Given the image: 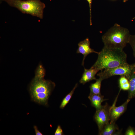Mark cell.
Returning <instances> with one entry per match:
<instances>
[{
  "mask_svg": "<svg viewBox=\"0 0 135 135\" xmlns=\"http://www.w3.org/2000/svg\"><path fill=\"white\" fill-rule=\"evenodd\" d=\"M119 130L118 126L115 122H110L106 125L98 134L100 135H112Z\"/></svg>",
  "mask_w": 135,
  "mask_h": 135,
  "instance_id": "cell-11",
  "label": "cell"
},
{
  "mask_svg": "<svg viewBox=\"0 0 135 135\" xmlns=\"http://www.w3.org/2000/svg\"><path fill=\"white\" fill-rule=\"evenodd\" d=\"M56 86L55 83L34 76L29 86L32 100L41 104L47 106L49 97Z\"/></svg>",
  "mask_w": 135,
  "mask_h": 135,
  "instance_id": "cell-3",
  "label": "cell"
},
{
  "mask_svg": "<svg viewBox=\"0 0 135 135\" xmlns=\"http://www.w3.org/2000/svg\"><path fill=\"white\" fill-rule=\"evenodd\" d=\"M11 6L17 8L22 13L29 14L41 19L43 18L45 4L40 0H1Z\"/></svg>",
  "mask_w": 135,
  "mask_h": 135,
  "instance_id": "cell-4",
  "label": "cell"
},
{
  "mask_svg": "<svg viewBox=\"0 0 135 135\" xmlns=\"http://www.w3.org/2000/svg\"><path fill=\"white\" fill-rule=\"evenodd\" d=\"M99 71L96 68H91L90 69L84 68V72L79 81L80 82L83 84L93 80L96 79L95 75Z\"/></svg>",
  "mask_w": 135,
  "mask_h": 135,
  "instance_id": "cell-9",
  "label": "cell"
},
{
  "mask_svg": "<svg viewBox=\"0 0 135 135\" xmlns=\"http://www.w3.org/2000/svg\"><path fill=\"white\" fill-rule=\"evenodd\" d=\"M35 133L36 135H42V134L38 130L37 126H34V127Z\"/></svg>",
  "mask_w": 135,
  "mask_h": 135,
  "instance_id": "cell-21",
  "label": "cell"
},
{
  "mask_svg": "<svg viewBox=\"0 0 135 135\" xmlns=\"http://www.w3.org/2000/svg\"><path fill=\"white\" fill-rule=\"evenodd\" d=\"M110 107L106 103L100 108L96 110L94 119L97 124L98 133L102 131L106 125L109 123Z\"/></svg>",
  "mask_w": 135,
  "mask_h": 135,
  "instance_id": "cell-6",
  "label": "cell"
},
{
  "mask_svg": "<svg viewBox=\"0 0 135 135\" xmlns=\"http://www.w3.org/2000/svg\"><path fill=\"white\" fill-rule=\"evenodd\" d=\"M98 54L97 59L91 68L98 71L114 68L127 63V55L123 50L104 46Z\"/></svg>",
  "mask_w": 135,
  "mask_h": 135,
  "instance_id": "cell-1",
  "label": "cell"
},
{
  "mask_svg": "<svg viewBox=\"0 0 135 135\" xmlns=\"http://www.w3.org/2000/svg\"><path fill=\"white\" fill-rule=\"evenodd\" d=\"M78 85V84H76L70 92L63 99L60 106V108L63 109L68 103Z\"/></svg>",
  "mask_w": 135,
  "mask_h": 135,
  "instance_id": "cell-15",
  "label": "cell"
},
{
  "mask_svg": "<svg viewBox=\"0 0 135 135\" xmlns=\"http://www.w3.org/2000/svg\"><path fill=\"white\" fill-rule=\"evenodd\" d=\"M78 48L76 53L81 54L83 55V58L82 63V65L83 66L84 60L87 55L92 53L97 54L98 52L94 51L90 47V41L88 38H87L84 40L80 42L78 44Z\"/></svg>",
  "mask_w": 135,
  "mask_h": 135,
  "instance_id": "cell-8",
  "label": "cell"
},
{
  "mask_svg": "<svg viewBox=\"0 0 135 135\" xmlns=\"http://www.w3.org/2000/svg\"><path fill=\"white\" fill-rule=\"evenodd\" d=\"M45 71L42 66L40 65L38 66L36 70L35 77L43 78L45 76Z\"/></svg>",
  "mask_w": 135,
  "mask_h": 135,
  "instance_id": "cell-16",
  "label": "cell"
},
{
  "mask_svg": "<svg viewBox=\"0 0 135 135\" xmlns=\"http://www.w3.org/2000/svg\"><path fill=\"white\" fill-rule=\"evenodd\" d=\"M104 96L100 94H90L88 97L90 100L91 104L96 109L100 108L102 106V103L106 99L104 98Z\"/></svg>",
  "mask_w": 135,
  "mask_h": 135,
  "instance_id": "cell-10",
  "label": "cell"
},
{
  "mask_svg": "<svg viewBox=\"0 0 135 135\" xmlns=\"http://www.w3.org/2000/svg\"><path fill=\"white\" fill-rule=\"evenodd\" d=\"M55 135H62L64 134L62 130L60 125L58 126L54 133Z\"/></svg>",
  "mask_w": 135,
  "mask_h": 135,
  "instance_id": "cell-19",
  "label": "cell"
},
{
  "mask_svg": "<svg viewBox=\"0 0 135 135\" xmlns=\"http://www.w3.org/2000/svg\"><path fill=\"white\" fill-rule=\"evenodd\" d=\"M103 80L99 78L96 80L94 83L91 84L90 86V94H100V88L102 81Z\"/></svg>",
  "mask_w": 135,
  "mask_h": 135,
  "instance_id": "cell-13",
  "label": "cell"
},
{
  "mask_svg": "<svg viewBox=\"0 0 135 135\" xmlns=\"http://www.w3.org/2000/svg\"><path fill=\"white\" fill-rule=\"evenodd\" d=\"M133 51V54L135 58V34L130 35L129 43Z\"/></svg>",
  "mask_w": 135,
  "mask_h": 135,
  "instance_id": "cell-17",
  "label": "cell"
},
{
  "mask_svg": "<svg viewBox=\"0 0 135 135\" xmlns=\"http://www.w3.org/2000/svg\"><path fill=\"white\" fill-rule=\"evenodd\" d=\"M134 18H135V17H134V18H133V19H134Z\"/></svg>",
  "mask_w": 135,
  "mask_h": 135,
  "instance_id": "cell-24",
  "label": "cell"
},
{
  "mask_svg": "<svg viewBox=\"0 0 135 135\" xmlns=\"http://www.w3.org/2000/svg\"><path fill=\"white\" fill-rule=\"evenodd\" d=\"M128 80L130 87L128 92V99L130 100L135 97V71L127 78Z\"/></svg>",
  "mask_w": 135,
  "mask_h": 135,
  "instance_id": "cell-12",
  "label": "cell"
},
{
  "mask_svg": "<svg viewBox=\"0 0 135 135\" xmlns=\"http://www.w3.org/2000/svg\"><path fill=\"white\" fill-rule=\"evenodd\" d=\"M88 2L90 8V26L92 25V0H86Z\"/></svg>",
  "mask_w": 135,
  "mask_h": 135,
  "instance_id": "cell-20",
  "label": "cell"
},
{
  "mask_svg": "<svg viewBox=\"0 0 135 135\" xmlns=\"http://www.w3.org/2000/svg\"><path fill=\"white\" fill-rule=\"evenodd\" d=\"M128 0H123V2H125Z\"/></svg>",
  "mask_w": 135,
  "mask_h": 135,
  "instance_id": "cell-23",
  "label": "cell"
},
{
  "mask_svg": "<svg viewBox=\"0 0 135 135\" xmlns=\"http://www.w3.org/2000/svg\"><path fill=\"white\" fill-rule=\"evenodd\" d=\"M125 135H135V130L131 126H129L126 130Z\"/></svg>",
  "mask_w": 135,
  "mask_h": 135,
  "instance_id": "cell-18",
  "label": "cell"
},
{
  "mask_svg": "<svg viewBox=\"0 0 135 135\" xmlns=\"http://www.w3.org/2000/svg\"><path fill=\"white\" fill-rule=\"evenodd\" d=\"M120 90H128L130 84L128 79L124 76H120L118 80Z\"/></svg>",
  "mask_w": 135,
  "mask_h": 135,
  "instance_id": "cell-14",
  "label": "cell"
},
{
  "mask_svg": "<svg viewBox=\"0 0 135 135\" xmlns=\"http://www.w3.org/2000/svg\"><path fill=\"white\" fill-rule=\"evenodd\" d=\"M121 131L119 130L116 131L114 133V135H120L121 134Z\"/></svg>",
  "mask_w": 135,
  "mask_h": 135,
  "instance_id": "cell-22",
  "label": "cell"
},
{
  "mask_svg": "<svg viewBox=\"0 0 135 135\" xmlns=\"http://www.w3.org/2000/svg\"><path fill=\"white\" fill-rule=\"evenodd\" d=\"M116 98L114 102L111 106L110 108V122H116L118 118L126 111L128 104L130 100L128 99L123 104L121 105L116 106V104L118 96Z\"/></svg>",
  "mask_w": 135,
  "mask_h": 135,
  "instance_id": "cell-7",
  "label": "cell"
},
{
  "mask_svg": "<svg viewBox=\"0 0 135 135\" xmlns=\"http://www.w3.org/2000/svg\"><path fill=\"white\" fill-rule=\"evenodd\" d=\"M135 71V62L132 64L127 63L114 68L101 70L97 76L103 80L115 76H124L128 78Z\"/></svg>",
  "mask_w": 135,
  "mask_h": 135,
  "instance_id": "cell-5",
  "label": "cell"
},
{
  "mask_svg": "<svg viewBox=\"0 0 135 135\" xmlns=\"http://www.w3.org/2000/svg\"><path fill=\"white\" fill-rule=\"evenodd\" d=\"M130 35L128 29L115 24L102 37L104 46L123 50L129 43Z\"/></svg>",
  "mask_w": 135,
  "mask_h": 135,
  "instance_id": "cell-2",
  "label": "cell"
}]
</instances>
